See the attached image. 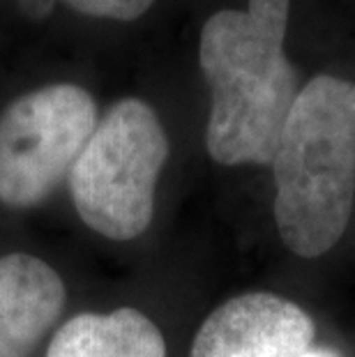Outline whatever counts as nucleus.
Wrapping results in <instances>:
<instances>
[{
    "instance_id": "obj_1",
    "label": "nucleus",
    "mask_w": 355,
    "mask_h": 357,
    "mask_svg": "<svg viewBox=\"0 0 355 357\" xmlns=\"http://www.w3.org/2000/svg\"><path fill=\"white\" fill-rule=\"evenodd\" d=\"M286 26L289 0H249L245 12L222 10L203 24L199 60L213 93L206 146L215 162L273 164L300 95Z\"/></svg>"
},
{
    "instance_id": "obj_2",
    "label": "nucleus",
    "mask_w": 355,
    "mask_h": 357,
    "mask_svg": "<svg viewBox=\"0 0 355 357\" xmlns=\"http://www.w3.org/2000/svg\"><path fill=\"white\" fill-rule=\"evenodd\" d=\"M273 171L282 242L302 258L330 252L355 203V81L323 74L300 90Z\"/></svg>"
},
{
    "instance_id": "obj_3",
    "label": "nucleus",
    "mask_w": 355,
    "mask_h": 357,
    "mask_svg": "<svg viewBox=\"0 0 355 357\" xmlns=\"http://www.w3.org/2000/svg\"><path fill=\"white\" fill-rule=\"evenodd\" d=\"M166 159L169 139L157 113L137 97L113 104L67 176L83 224L116 242L146 233Z\"/></svg>"
},
{
    "instance_id": "obj_4",
    "label": "nucleus",
    "mask_w": 355,
    "mask_h": 357,
    "mask_svg": "<svg viewBox=\"0 0 355 357\" xmlns=\"http://www.w3.org/2000/svg\"><path fill=\"white\" fill-rule=\"evenodd\" d=\"M97 104L74 83H51L0 116V203L35 208L70 176L97 127Z\"/></svg>"
},
{
    "instance_id": "obj_5",
    "label": "nucleus",
    "mask_w": 355,
    "mask_h": 357,
    "mask_svg": "<svg viewBox=\"0 0 355 357\" xmlns=\"http://www.w3.org/2000/svg\"><path fill=\"white\" fill-rule=\"evenodd\" d=\"M314 321L296 302L273 293H245L203 321L192 357H302L314 348Z\"/></svg>"
},
{
    "instance_id": "obj_6",
    "label": "nucleus",
    "mask_w": 355,
    "mask_h": 357,
    "mask_svg": "<svg viewBox=\"0 0 355 357\" xmlns=\"http://www.w3.org/2000/svg\"><path fill=\"white\" fill-rule=\"evenodd\" d=\"M67 291L47 261L0 258V357H33L65 309Z\"/></svg>"
},
{
    "instance_id": "obj_7",
    "label": "nucleus",
    "mask_w": 355,
    "mask_h": 357,
    "mask_svg": "<svg viewBox=\"0 0 355 357\" xmlns=\"http://www.w3.org/2000/svg\"><path fill=\"white\" fill-rule=\"evenodd\" d=\"M47 357H166V344L146 314L120 307L65 321L51 339Z\"/></svg>"
},
{
    "instance_id": "obj_8",
    "label": "nucleus",
    "mask_w": 355,
    "mask_h": 357,
    "mask_svg": "<svg viewBox=\"0 0 355 357\" xmlns=\"http://www.w3.org/2000/svg\"><path fill=\"white\" fill-rule=\"evenodd\" d=\"M74 12L97 19L134 21L153 7L155 0H65Z\"/></svg>"
},
{
    "instance_id": "obj_9",
    "label": "nucleus",
    "mask_w": 355,
    "mask_h": 357,
    "mask_svg": "<svg viewBox=\"0 0 355 357\" xmlns=\"http://www.w3.org/2000/svg\"><path fill=\"white\" fill-rule=\"evenodd\" d=\"M54 5H56V0H19L21 12L30 19H44L54 10Z\"/></svg>"
},
{
    "instance_id": "obj_10",
    "label": "nucleus",
    "mask_w": 355,
    "mask_h": 357,
    "mask_svg": "<svg viewBox=\"0 0 355 357\" xmlns=\"http://www.w3.org/2000/svg\"><path fill=\"white\" fill-rule=\"evenodd\" d=\"M302 357H342L337 351H332V348H326V346H316L312 348L309 353H305Z\"/></svg>"
}]
</instances>
